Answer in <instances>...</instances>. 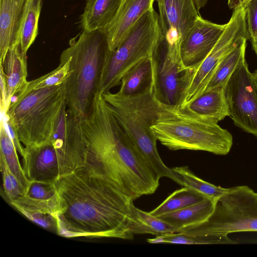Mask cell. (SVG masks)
<instances>
[{"label": "cell", "mask_w": 257, "mask_h": 257, "mask_svg": "<svg viewBox=\"0 0 257 257\" xmlns=\"http://www.w3.org/2000/svg\"><path fill=\"white\" fill-rule=\"evenodd\" d=\"M55 183L60 199L55 217L59 235L134 238L138 223L134 200L110 182L83 167Z\"/></svg>", "instance_id": "1"}, {"label": "cell", "mask_w": 257, "mask_h": 257, "mask_svg": "<svg viewBox=\"0 0 257 257\" xmlns=\"http://www.w3.org/2000/svg\"><path fill=\"white\" fill-rule=\"evenodd\" d=\"M80 122L88 148L83 167L134 200L155 192L160 177L121 128L102 94H96L90 113Z\"/></svg>", "instance_id": "2"}, {"label": "cell", "mask_w": 257, "mask_h": 257, "mask_svg": "<svg viewBox=\"0 0 257 257\" xmlns=\"http://www.w3.org/2000/svg\"><path fill=\"white\" fill-rule=\"evenodd\" d=\"M109 50L102 29L83 31L60 55V59L70 60V76L65 82L67 109L80 121L91 110Z\"/></svg>", "instance_id": "3"}, {"label": "cell", "mask_w": 257, "mask_h": 257, "mask_svg": "<svg viewBox=\"0 0 257 257\" xmlns=\"http://www.w3.org/2000/svg\"><path fill=\"white\" fill-rule=\"evenodd\" d=\"M151 130L157 140L171 150L226 155L233 145L232 135L218 122L198 116L185 107L163 104Z\"/></svg>", "instance_id": "4"}, {"label": "cell", "mask_w": 257, "mask_h": 257, "mask_svg": "<svg viewBox=\"0 0 257 257\" xmlns=\"http://www.w3.org/2000/svg\"><path fill=\"white\" fill-rule=\"evenodd\" d=\"M102 96L117 122L148 165L160 178L167 177L178 184L172 168L163 162L151 126L157 119L163 104L158 99L155 85L144 93L124 97L108 91Z\"/></svg>", "instance_id": "5"}, {"label": "cell", "mask_w": 257, "mask_h": 257, "mask_svg": "<svg viewBox=\"0 0 257 257\" xmlns=\"http://www.w3.org/2000/svg\"><path fill=\"white\" fill-rule=\"evenodd\" d=\"M65 82L31 90L13 100L4 114L25 148L51 143L63 108Z\"/></svg>", "instance_id": "6"}, {"label": "cell", "mask_w": 257, "mask_h": 257, "mask_svg": "<svg viewBox=\"0 0 257 257\" xmlns=\"http://www.w3.org/2000/svg\"><path fill=\"white\" fill-rule=\"evenodd\" d=\"M163 42L159 15L153 8L139 19L116 49L109 51L97 93L103 94L120 85L135 65L158 54Z\"/></svg>", "instance_id": "7"}, {"label": "cell", "mask_w": 257, "mask_h": 257, "mask_svg": "<svg viewBox=\"0 0 257 257\" xmlns=\"http://www.w3.org/2000/svg\"><path fill=\"white\" fill-rule=\"evenodd\" d=\"M248 231L257 232V193L242 185L229 188L216 201L212 213L205 221L178 232L205 236Z\"/></svg>", "instance_id": "8"}, {"label": "cell", "mask_w": 257, "mask_h": 257, "mask_svg": "<svg viewBox=\"0 0 257 257\" xmlns=\"http://www.w3.org/2000/svg\"><path fill=\"white\" fill-rule=\"evenodd\" d=\"M248 39L244 5L234 9L225 30L207 56L199 65L189 69L186 88L179 106H185L201 94L222 60Z\"/></svg>", "instance_id": "9"}, {"label": "cell", "mask_w": 257, "mask_h": 257, "mask_svg": "<svg viewBox=\"0 0 257 257\" xmlns=\"http://www.w3.org/2000/svg\"><path fill=\"white\" fill-rule=\"evenodd\" d=\"M225 92L234 124L257 137V90L245 57L230 76Z\"/></svg>", "instance_id": "10"}, {"label": "cell", "mask_w": 257, "mask_h": 257, "mask_svg": "<svg viewBox=\"0 0 257 257\" xmlns=\"http://www.w3.org/2000/svg\"><path fill=\"white\" fill-rule=\"evenodd\" d=\"M155 1L159 8L165 55L182 65L180 53L182 43L200 16L194 0Z\"/></svg>", "instance_id": "11"}, {"label": "cell", "mask_w": 257, "mask_h": 257, "mask_svg": "<svg viewBox=\"0 0 257 257\" xmlns=\"http://www.w3.org/2000/svg\"><path fill=\"white\" fill-rule=\"evenodd\" d=\"M56 151L59 178L84 167L88 148L80 121L65 106L62 111L51 142Z\"/></svg>", "instance_id": "12"}, {"label": "cell", "mask_w": 257, "mask_h": 257, "mask_svg": "<svg viewBox=\"0 0 257 257\" xmlns=\"http://www.w3.org/2000/svg\"><path fill=\"white\" fill-rule=\"evenodd\" d=\"M226 25L227 23L217 24L199 17L181 45V59L185 69H193L207 56Z\"/></svg>", "instance_id": "13"}, {"label": "cell", "mask_w": 257, "mask_h": 257, "mask_svg": "<svg viewBox=\"0 0 257 257\" xmlns=\"http://www.w3.org/2000/svg\"><path fill=\"white\" fill-rule=\"evenodd\" d=\"M189 69L168 58L164 53L157 57L155 82L159 101L164 105L179 106L187 86Z\"/></svg>", "instance_id": "14"}, {"label": "cell", "mask_w": 257, "mask_h": 257, "mask_svg": "<svg viewBox=\"0 0 257 257\" xmlns=\"http://www.w3.org/2000/svg\"><path fill=\"white\" fill-rule=\"evenodd\" d=\"M25 149L22 165L30 181L56 182L59 178V166L52 143Z\"/></svg>", "instance_id": "15"}, {"label": "cell", "mask_w": 257, "mask_h": 257, "mask_svg": "<svg viewBox=\"0 0 257 257\" xmlns=\"http://www.w3.org/2000/svg\"><path fill=\"white\" fill-rule=\"evenodd\" d=\"M155 0H123L113 20L102 30L106 34L109 50L116 49L139 19L153 8Z\"/></svg>", "instance_id": "16"}, {"label": "cell", "mask_w": 257, "mask_h": 257, "mask_svg": "<svg viewBox=\"0 0 257 257\" xmlns=\"http://www.w3.org/2000/svg\"><path fill=\"white\" fill-rule=\"evenodd\" d=\"M30 0H0V63L8 49L19 42Z\"/></svg>", "instance_id": "17"}, {"label": "cell", "mask_w": 257, "mask_h": 257, "mask_svg": "<svg viewBox=\"0 0 257 257\" xmlns=\"http://www.w3.org/2000/svg\"><path fill=\"white\" fill-rule=\"evenodd\" d=\"M26 54L22 50L19 42L8 49L0 63L6 82L8 107L12 98L23 92L28 85Z\"/></svg>", "instance_id": "18"}, {"label": "cell", "mask_w": 257, "mask_h": 257, "mask_svg": "<svg viewBox=\"0 0 257 257\" xmlns=\"http://www.w3.org/2000/svg\"><path fill=\"white\" fill-rule=\"evenodd\" d=\"M20 212L35 223L45 228H56L55 217L60 204L57 193L48 199H38L27 195L22 196L10 202Z\"/></svg>", "instance_id": "19"}, {"label": "cell", "mask_w": 257, "mask_h": 257, "mask_svg": "<svg viewBox=\"0 0 257 257\" xmlns=\"http://www.w3.org/2000/svg\"><path fill=\"white\" fill-rule=\"evenodd\" d=\"M158 54L142 60L132 68L122 77L117 93L124 97L135 96L144 93L154 86Z\"/></svg>", "instance_id": "20"}, {"label": "cell", "mask_w": 257, "mask_h": 257, "mask_svg": "<svg viewBox=\"0 0 257 257\" xmlns=\"http://www.w3.org/2000/svg\"><path fill=\"white\" fill-rule=\"evenodd\" d=\"M183 107L198 116L218 122L230 116L225 86L205 91Z\"/></svg>", "instance_id": "21"}, {"label": "cell", "mask_w": 257, "mask_h": 257, "mask_svg": "<svg viewBox=\"0 0 257 257\" xmlns=\"http://www.w3.org/2000/svg\"><path fill=\"white\" fill-rule=\"evenodd\" d=\"M123 0H87L81 16L83 31L92 32L104 28L113 20Z\"/></svg>", "instance_id": "22"}, {"label": "cell", "mask_w": 257, "mask_h": 257, "mask_svg": "<svg viewBox=\"0 0 257 257\" xmlns=\"http://www.w3.org/2000/svg\"><path fill=\"white\" fill-rule=\"evenodd\" d=\"M215 201L206 198L196 204L158 217L177 228L184 227L205 221L212 213ZM179 232V231H178Z\"/></svg>", "instance_id": "23"}, {"label": "cell", "mask_w": 257, "mask_h": 257, "mask_svg": "<svg viewBox=\"0 0 257 257\" xmlns=\"http://www.w3.org/2000/svg\"><path fill=\"white\" fill-rule=\"evenodd\" d=\"M0 154L4 157L10 170L18 179L25 195L29 189L31 182L26 174L23 165L20 163L18 151L10 137L4 119H2L1 122Z\"/></svg>", "instance_id": "24"}, {"label": "cell", "mask_w": 257, "mask_h": 257, "mask_svg": "<svg viewBox=\"0 0 257 257\" xmlns=\"http://www.w3.org/2000/svg\"><path fill=\"white\" fill-rule=\"evenodd\" d=\"M172 169L178 178L179 185L190 188L214 201L216 202L228 190L200 179L187 166L176 167Z\"/></svg>", "instance_id": "25"}, {"label": "cell", "mask_w": 257, "mask_h": 257, "mask_svg": "<svg viewBox=\"0 0 257 257\" xmlns=\"http://www.w3.org/2000/svg\"><path fill=\"white\" fill-rule=\"evenodd\" d=\"M201 194L186 187L176 190L171 194L150 214L159 217L196 204L206 199ZM208 199V198H207Z\"/></svg>", "instance_id": "26"}, {"label": "cell", "mask_w": 257, "mask_h": 257, "mask_svg": "<svg viewBox=\"0 0 257 257\" xmlns=\"http://www.w3.org/2000/svg\"><path fill=\"white\" fill-rule=\"evenodd\" d=\"M246 47V42H244L222 60L203 92L218 87L225 86L241 60L245 57Z\"/></svg>", "instance_id": "27"}, {"label": "cell", "mask_w": 257, "mask_h": 257, "mask_svg": "<svg viewBox=\"0 0 257 257\" xmlns=\"http://www.w3.org/2000/svg\"><path fill=\"white\" fill-rule=\"evenodd\" d=\"M42 3L43 0H30L28 5L19 40L21 49L26 54L37 36L38 21Z\"/></svg>", "instance_id": "28"}, {"label": "cell", "mask_w": 257, "mask_h": 257, "mask_svg": "<svg viewBox=\"0 0 257 257\" xmlns=\"http://www.w3.org/2000/svg\"><path fill=\"white\" fill-rule=\"evenodd\" d=\"M70 76V60L60 59L58 66L54 70L40 77L28 82L26 89L16 96L33 90L58 86L64 83Z\"/></svg>", "instance_id": "29"}, {"label": "cell", "mask_w": 257, "mask_h": 257, "mask_svg": "<svg viewBox=\"0 0 257 257\" xmlns=\"http://www.w3.org/2000/svg\"><path fill=\"white\" fill-rule=\"evenodd\" d=\"M136 213L138 223L134 230L135 234H151L157 236L179 231L175 227L149 212L137 208Z\"/></svg>", "instance_id": "30"}, {"label": "cell", "mask_w": 257, "mask_h": 257, "mask_svg": "<svg viewBox=\"0 0 257 257\" xmlns=\"http://www.w3.org/2000/svg\"><path fill=\"white\" fill-rule=\"evenodd\" d=\"M0 166L5 194L11 202L25 195L18 179L10 170L4 157L0 154Z\"/></svg>", "instance_id": "31"}, {"label": "cell", "mask_w": 257, "mask_h": 257, "mask_svg": "<svg viewBox=\"0 0 257 257\" xmlns=\"http://www.w3.org/2000/svg\"><path fill=\"white\" fill-rule=\"evenodd\" d=\"M55 183L40 181L31 182L29 189L25 195L38 199H49L57 193Z\"/></svg>", "instance_id": "32"}, {"label": "cell", "mask_w": 257, "mask_h": 257, "mask_svg": "<svg viewBox=\"0 0 257 257\" xmlns=\"http://www.w3.org/2000/svg\"><path fill=\"white\" fill-rule=\"evenodd\" d=\"M244 6L250 39L257 38V0H249Z\"/></svg>", "instance_id": "33"}, {"label": "cell", "mask_w": 257, "mask_h": 257, "mask_svg": "<svg viewBox=\"0 0 257 257\" xmlns=\"http://www.w3.org/2000/svg\"><path fill=\"white\" fill-rule=\"evenodd\" d=\"M4 116L5 118V119H4V121L8 130L10 137L14 143L18 152L21 155L23 158L25 155V147L21 142L16 129L13 125L4 115Z\"/></svg>", "instance_id": "34"}, {"label": "cell", "mask_w": 257, "mask_h": 257, "mask_svg": "<svg viewBox=\"0 0 257 257\" xmlns=\"http://www.w3.org/2000/svg\"><path fill=\"white\" fill-rule=\"evenodd\" d=\"M0 85H1V109L2 113H5L8 108L7 103V90L6 82L3 70L0 66Z\"/></svg>", "instance_id": "35"}, {"label": "cell", "mask_w": 257, "mask_h": 257, "mask_svg": "<svg viewBox=\"0 0 257 257\" xmlns=\"http://www.w3.org/2000/svg\"><path fill=\"white\" fill-rule=\"evenodd\" d=\"M249 0H228V6L230 9H235L245 5Z\"/></svg>", "instance_id": "36"}, {"label": "cell", "mask_w": 257, "mask_h": 257, "mask_svg": "<svg viewBox=\"0 0 257 257\" xmlns=\"http://www.w3.org/2000/svg\"><path fill=\"white\" fill-rule=\"evenodd\" d=\"M147 241L150 243H164V237L163 235H157L154 238L147 239Z\"/></svg>", "instance_id": "37"}, {"label": "cell", "mask_w": 257, "mask_h": 257, "mask_svg": "<svg viewBox=\"0 0 257 257\" xmlns=\"http://www.w3.org/2000/svg\"><path fill=\"white\" fill-rule=\"evenodd\" d=\"M196 7L198 11L204 7L208 2V0H194Z\"/></svg>", "instance_id": "38"}, {"label": "cell", "mask_w": 257, "mask_h": 257, "mask_svg": "<svg viewBox=\"0 0 257 257\" xmlns=\"http://www.w3.org/2000/svg\"><path fill=\"white\" fill-rule=\"evenodd\" d=\"M252 48L257 56V38L250 39Z\"/></svg>", "instance_id": "39"}, {"label": "cell", "mask_w": 257, "mask_h": 257, "mask_svg": "<svg viewBox=\"0 0 257 257\" xmlns=\"http://www.w3.org/2000/svg\"><path fill=\"white\" fill-rule=\"evenodd\" d=\"M253 80L257 90V68L252 73Z\"/></svg>", "instance_id": "40"}]
</instances>
